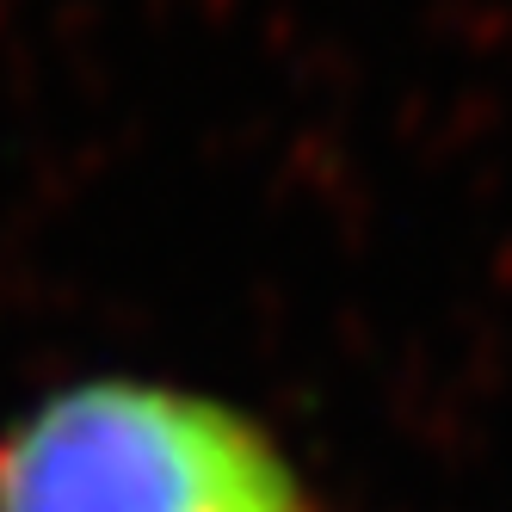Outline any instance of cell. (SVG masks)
I'll return each instance as SVG.
<instances>
[{
    "label": "cell",
    "instance_id": "6da1fadb",
    "mask_svg": "<svg viewBox=\"0 0 512 512\" xmlns=\"http://www.w3.org/2000/svg\"><path fill=\"white\" fill-rule=\"evenodd\" d=\"M0 512H309L241 408L155 377H81L0 432Z\"/></svg>",
    "mask_w": 512,
    "mask_h": 512
}]
</instances>
